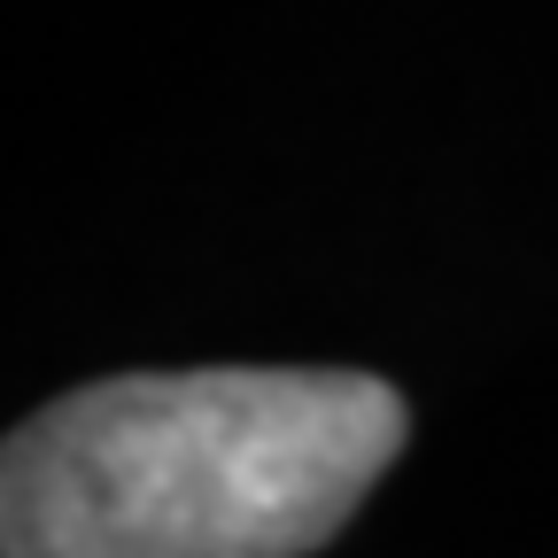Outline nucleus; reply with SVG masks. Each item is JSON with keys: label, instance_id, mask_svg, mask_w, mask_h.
I'll return each instance as SVG.
<instances>
[{"label": "nucleus", "instance_id": "f257e3e1", "mask_svg": "<svg viewBox=\"0 0 558 558\" xmlns=\"http://www.w3.org/2000/svg\"><path fill=\"white\" fill-rule=\"evenodd\" d=\"M411 442V403L349 365L117 373L0 450V558H311Z\"/></svg>", "mask_w": 558, "mask_h": 558}]
</instances>
